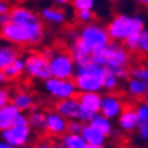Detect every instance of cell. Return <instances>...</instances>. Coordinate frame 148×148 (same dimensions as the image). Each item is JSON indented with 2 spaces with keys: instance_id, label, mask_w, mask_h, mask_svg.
<instances>
[{
  "instance_id": "4fadbf2b",
  "label": "cell",
  "mask_w": 148,
  "mask_h": 148,
  "mask_svg": "<svg viewBox=\"0 0 148 148\" xmlns=\"http://www.w3.org/2000/svg\"><path fill=\"white\" fill-rule=\"evenodd\" d=\"M9 16H10V22H15L18 25H24V27L33 25V24L42 21L40 15L36 14L33 9H28L25 6H19V5L10 9Z\"/></svg>"
},
{
  "instance_id": "d4e9b609",
  "label": "cell",
  "mask_w": 148,
  "mask_h": 148,
  "mask_svg": "<svg viewBox=\"0 0 148 148\" xmlns=\"http://www.w3.org/2000/svg\"><path fill=\"white\" fill-rule=\"evenodd\" d=\"M45 120H46V113L40 110H33L30 116H28V121H30V126L33 129L37 130H43L45 129Z\"/></svg>"
},
{
  "instance_id": "7bdbcfd3",
  "label": "cell",
  "mask_w": 148,
  "mask_h": 148,
  "mask_svg": "<svg viewBox=\"0 0 148 148\" xmlns=\"http://www.w3.org/2000/svg\"><path fill=\"white\" fill-rule=\"evenodd\" d=\"M88 148H105V145H88Z\"/></svg>"
},
{
  "instance_id": "74e56055",
  "label": "cell",
  "mask_w": 148,
  "mask_h": 148,
  "mask_svg": "<svg viewBox=\"0 0 148 148\" xmlns=\"http://www.w3.org/2000/svg\"><path fill=\"white\" fill-rule=\"evenodd\" d=\"M0 21H2V24L5 25V24H8L9 21H10V16H9V14H6V15H2L0 16Z\"/></svg>"
},
{
  "instance_id": "4dcf8cb0",
  "label": "cell",
  "mask_w": 148,
  "mask_h": 148,
  "mask_svg": "<svg viewBox=\"0 0 148 148\" xmlns=\"http://www.w3.org/2000/svg\"><path fill=\"white\" fill-rule=\"evenodd\" d=\"M139 53L148 56V27L144 28L139 37Z\"/></svg>"
},
{
  "instance_id": "f546056e",
  "label": "cell",
  "mask_w": 148,
  "mask_h": 148,
  "mask_svg": "<svg viewBox=\"0 0 148 148\" xmlns=\"http://www.w3.org/2000/svg\"><path fill=\"white\" fill-rule=\"evenodd\" d=\"M93 18H95L93 10H80V12H77V15H76V19L79 22H82L83 25L93 22Z\"/></svg>"
},
{
  "instance_id": "603a6c76",
  "label": "cell",
  "mask_w": 148,
  "mask_h": 148,
  "mask_svg": "<svg viewBox=\"0 0 148 148\" xmlns=\"http://www.w3.org/2000/svg\"><path fill=\"white\" fill-rule=\"evenodd\" d=\"M59 142L64 148H88V142L84 141L82 133H70V132H67L64 136H61Z\"/></svg>"
},
{
  "instance_id": "30bf717a",
  "label": "cell",
  "mask_w": 148,
  "mask_h": 148,
  "mask_svg": "<svg viewBox=\"0 0 148 148\" xmlns=\"http://www.w3.org/2000/svg\"><path fill=\"white\" fill-rule=\"evenodd\" d=\"M55 110L61 116H64L68 121L79 120V121H83V123H89L93 117L92 114L86 113L82 108L77 96L76 98H68V99H64V101H58L56 105H55Z\"/></svg>"
},
{
  "instance_id": "2e32d148",
  "label": "cell",
  "mask_w": 148,
  "mask_h": 148,
  "mask_svg": "<svg viewBox=\"0 0 148 148\" xmlns=\"http://www.w3.org/2000/svg\"><path fill=\"white\" fill-rule=\"evenodd\" d=\"M21 114L22 111H19L12 102L0 108V133L14 126Z\"/></svg>"
},
{
  "instance_id": "f35d334b",
  "label": "cell",
  "mask_w": 148,
  "mask_h": 148,
  "mask_svg": "<svg viewBox=\"0 0 148 148\" xmlns=\"http://www.w3.org/2000/svg\"><path fill=\"white\" fill-rule=\"evenodd\" d=\"M0 148H15V147H12V145H10V144H8L6 141L0 139Z\"/></svg>"
},
{
  "instance_id": "8d00e7d4",
  "label": "cell",
  "mask_w": 148,
  "mask_h": 148,
  "mask_svg": "<svg viewBox=\"0 0 148 148\" xmlns=\"http://www.w3.org/2000/svg\"><path fill=\"white\" fill-rule=\"evenodd\" d=\"M34 147L36 148H53V144L51 141H47V139H40V141L36 142Z\"/></svg>"
},
{
  "instance_id": "b9f144b4",
  "label": "cell",
  "mask_w": 148,
  "mask_h": 148,
  "mask_svg": "<svg viewBox=\"0 0 148 148\" xmlns=\"http://www.w3.org/2000/svg\"><path fill=\"white\" fill-rule=\"evenodd\" d=\"M135 2L142 5V6H145V8H148V0H135Z\"/></svg>"
},
{
  "instance_id": "ab89813d",
  "label": "cell",
  "mask_w": 148,
  "mask_h": 148,
  "mask_svg": "<svg viewBox=\"0 0 148 148\" xmlns=\"http://www.w3.org/2000/svg\"><path fill=\"white\" fill-rule=\"evenodd\" d=\"M68 2H70V0H53V3L58 5V6H64V5H67Z\"/></svg>"
},
{
  "instance_id": "7c38bea8",
  "label": "cell",
  "mask_w": 148,
  "mask_h": 148,
  "mask_svg": "<svg viewBox=\"0 0 148 148\" xmlns=\"http://www.w3.org/2000/svg\"><path fill=\"white\" fill-rule=\"evenodd\" d=\"M126 108L125 101L121 99V96H119L114 92H108L102 95L101 101V114L108 117L110 120H117L119 116L123 113V110Z\"/></svg>"
},
{
  "instance_id": "83f0119b",
  "label": "cell",
  "mask_w": 148,
  "mask_h": 148,
  "mask_svg": "<svg viewBox=\"0 0 148 148\" xmlns=\"http://www.w3.org/2000/svg\"><path fill=\"white\" fill-rule=\"evenodd\" d=\"M130 77L148 82V65H138L130 68Z\"/></svg>"
},
{
  "instance_id": "9a60e30c",
  "label": "cell",
  "mask_w": 148,
  "mask_h": 148,
  "mask_svg": "<svg viewBox=\"0 0 148 148\" xmlns=\"http://www.w3.org/2000/svg\"><path fill=\"white\" fill-rule=\"evenodd\" d=\"M139 119L136 116V111H135V107H126L123 110V113L119 116L117 119V125H119V129L121 132H126V133H130V132H135L139 126Z\"/></svg>"
},
{
  "instance_id": "8992f818",
  "label": "cell",
  "mask_w": 148,
  "mask_h": 148,
  "mask_svg": "<svg viewBox=\"0 0 148 148\" xmlns=\"http://www.w3.org/2000/svg\"><path fill=\"white\" fill-rule=\"evenodd\" d=\"M43 53L49 58L52 77L74 79L77 64H76V61H74L71 52H68V51H55V49H45Z\"/></svg>"
},
{
  "instance_id": "ee69618b",
  "label": "cell",
  "mask_w": 148,
  "mask_h": 148,
  "mask_svg": "<svg viewBox=\"0 0 148 148\" xmlns=\"http://www.w3.org/2000/svg\"><path fill=\"white\" fill-rule=\"evenodd\" d=\"M19 148H36V147H34V145H28V144H27V145H22V147H19Z\"/></svg>"
},
{
  "instance_id": "d6a6232c",
  "label": "cell",
  "mask_w": 148,
  "mask_h": 148,
  "mask_svg": "<svg viewBox=\"0 0 148 148\" xmlns=\"http://www.w3.org/2000/svg\"><path fill=\"white\" fill-rule=\"evenodd\" d=\"M10 102H12V93H10V90L0 86V108L8 105V104H10Z\"/></svg>"
},
{
  "instance_id": "c3c4849f",
  "label": "cell",
  "mask_w": 148,
  "mask_h": 148,
  "mask_svg": "<svg viewBox=\"0 0 148 148\" xmlns=\"http://www.w3.org/2000/svg\"><path fill=\"white\" fill-rule=\"evenodd\" d=\"M70 2H73V0H70Z\"/></svg>"
},
{
  "instance_id": "f1b7e54d",
  "label": "cell",
  "mask_w": 148,
  "mask_h": 148,
  "mask_svg": "<svg viewBox=\"0 0 148 148\" xmlns=\"http://www.w3.org/2000/svg\"><path fill=\"white\" fill-rule=\"evenodd\" d=\"M139 37H141V34L130 36L129 39L125 40L123 46H125L129 52H139Z\"/></svg>"
},
{
  "instance_id": "e575fe53",
  "label": "cell",
  "mask_w": 148,
  "mask_h": 148,
  "mask_svg": "<svg viewBox=\"0 0 148 148\" xmlns=\"http://www.w3.org/2000/svg\"><path fill=\"white\" fill-rule=\"evenodd\" d=\"M136 133H138V138H139V139L148 141V120L139 123V126H138V129H136Z\"/></svg>"
},
{
  "instance_id": "5bb4252c",
  "label": "cell",
  "mask_w": 148,
  "mask_h": 148,
  "mask_svg": "<svg viewBox=\"0 0 148 148\" xmlns=\"http://www.w3.org/2000/svg\"><path fill=\"white\" fill-rule=\"evenodd\" d=\"M77 99L86 113L92 116L101 113V101H102L101 92H79Z\"/></svg>"
},
{
  "instance_id": "7a4b0ae2",
  "label": "cell",
  "mask_w": 148,
  "mask_h": 148,
  "mask_svg": "<svg viewBox=\"0 0 148 148\" xmlns=\"http://www.w3.org/2000/svg\"><path fill=\"white\" fill-rule=\"evenodd\" d=\"M2 39L12 46H36L45 37L43 22L39 21L33 25H18L15 22H8L0 30Z\"/></svg>"
},
{
  "instance_id": "d6986e66",
  "label": "cell",
  "mask_w": 148,
  "mask_h": 148,
  "mask_svg": "<svg viewBox=\"0 0 148 148\" xmlns=\"http://www.w3.org/2000/svg\"><path fill=\"white\" fill-rule=\"evenodd\" d=\"M148 92V82L145 80H141V79H133V77H129L127 83H126V93L130 96V98H144Z\"/></svg>"
},
{
  "instance_id": "7402d4cb",
  "label": "cell",
  "mask_w": 148,
  "mask_h": 148,
  "mask_svg": "<svg viewBox=\"0 0 148 148\" xmlns=\"http://www.w3.org/2000/svg\"><path fill=\"white\" fill-rule=\"evenodd\" d=\"M92 126H95L96 129H99L105 136H111V135L114 133V127H113V120H110L108 117L102 116L101 113L99 114H95L92 117V120L89 121Z\"/></svg>"
},
{
  "instance_id": "4316f807",
  "label": "cell",
  "mask_w": 148,
  "mask_h": 148,
  "mask_svg": "<svg viewBox=\"0 0 148 148\" xmlns=\"http://www.w3.org/2000/svg\"><path fill=\"white\" fill-rule=\"evenodd\" d=\"M73 8L76 9V12L80 10H93L96 6V0H73Z\"/></svg>"
},
{
  "instance_id": "e0dca14e",
  "label": "cell",
  "mask_w": 148,
  "mask_h": 148,
  "mask_svg": "<svg viewBox=\"0 0 148 148\" xmlns=\"http://www.w3.org/2000/svg\"><path fill=\"white\" fill-rule=\"evenodd\" d=\"M39 15L45 22L51 24V25H62V24H65V21H67L65 10L61 9V8H55V6L43 8Z\"/></svg>"
},
{
  "instance_id": "60d3db41",
  "label": "cell",
  "mask_w": 148,
  "mask_h": 148,
  "mask_svg": "<svg viewBox=\"0 0 148 148\" xmlns=\"http://www.w3.org/2000/svg\"><path fill=\"white\" fill-rule=\"evenodd\" d=\"M6 82H8V77L5 76L3 71H0V84H3V83H6Z\"/></svg>"
},
{
  "instance_id": "ac0fdd59",
  "label": "cell",
  "mask_w": 148,
  "mask_h": 148,
  "mask_svg": "<svg viewBox=\"0 0 148 148\" xmlns=\"http://www.w3.org/2000/svg\"><path fill=\"white\" fill-rule=\"evenodd\" d=\"M82 136L84 141L88 142V145H105L107 136L95 126H92L90 123H86L83 130H82Z\"/></svg>"
},
{
  "instance_id": "484cf974",
  "label": "cell",
  "mask_w": 148,
  "mask_h": 148,
  "mask_svg": "<svg viewBox=\"0 0 148 148\" xmlns=\"http://www.w3.org/2000/svg\"><path fill=\"white\" fill-rule=\"evenodd\" d=\"M120 82H121V80L116 76V74L107 71V76L104 77V90H107V92H114L116 89H119Z\"/></svg>"
},
{
  "instance_id": "1f68e13d",
  "label": "cell",
  "mask_w": 148,
  "mask_h": 148,
  "mask_svg": "<svg viewBox=\"0 0 148 148\" xmlns=\"http://www.w3.org/2000/svg\"><path fill=\"white\" fill-rule=\"evenodd\" d=\"M135 111H136V116H138L139 121H147L148 120V104L145 101L139 102L136 107H135Z\"/></svg>"
},
{
  "instance_id": "f6af8a7d",
  "label": "cell",
  "mask_w": 148,
  "mask_h": 148,
  "mask_svg": "<svg viewBox=\"0 0 148 148\" xmlns=\"http://www.w3.org/2000/svg\"><path fill=\"white\" fill-rule=\"evenodd\" d=\"M53 148H64V147L61 145V142H58V144H53Z\"/></svg>"
},
{
  "instance_id": "8fae6325",
  "label": "cell",
  "mask_w": 148,
  "mask_h": 148,
  "mask_svg": "<svg viewBox=\"0 0 148 148\" xmlns=\"http://www.w3.org/2000/svg\"><path fill=\"white\" fill-rule=\"evenodd\" d=\"M49 136L53 138H61L68 132V120L61 116L56 110L46 113V120H45V129H43Z\"/></svg>"
},
{
  "instance_id": "d590c367",
  "label": "cell",
  "mask_w": 148,
  "mask_h": 148,
  "mask_svg": "<svg viewBox=\"0 0 148 148\" xmlns=\"http://www.w3.org/2000/svg\"><path fill=\"white\" fill-rule=\"evenodd\" d=\"M10 9H12V6L9 5V2H6V0H0V16L6 15V14H10Z\"/></svg>"
},
{
  "instance_id": "ba28073f",
  "label": "cell",
  "mask_w": 148,
  "mask_h": 148,
  "mask_svg": "<svg viewBox=\"0 0 148 148\" xmlns=\"http://www.w3.org/2000/svg\"><path fill=\"white\" fill-rule=\"evenodd\" d=\"M25 74L33 80L46 82L52 77L49 58L43 52H30L25 56Z\"/></svg>"
},
{
  "instance_id": "836d02e7",
  "label": "cell",
  "mask_w": 148,
  "mask_h": 148,
  "mask_svg": "<svg viewBox=\"0 0 148 148\" xmlns=\"http://www.w3.org/2000/svg\"><path fill=\"white\" fill-rule=\"evenodd\" d=\"M84 125H86V123H83V121L71 120V121H68V132L70 133H82Z\"/></svg>"
},
{
  "instance_id": "ffe728a7",
  "label": "cell",
  "mask_w": 148,
  "mask_h": 148,
  "mask_svg": "<svg viewBox=\"0 0 148 148\" xmlns=\"http://www.w3.org/2000/svg\"><path fill=\"white\" fill-rule=\"evenodd\" d=\"M12 104L19 111H31L34 108V96L27 90H16L12 95Z\"/></svg>"
},
{
  "instance_id": "5b68a950",
  "label": "cell",
  "mask_w": 148,
  "mask_h": 148,
  "mask_svg": "<svg viewBox=\"0 0 148 148\" xmlns=\"http://www.w3.org/2000/svg\"><path fill=\"white\" fill-rule=\"evenodd\" d=\"M92 59L95 62L104 65L107 70H117V68H129L130 64V52L127 49L116 42H111L102 51L96 52Z\"/></svg>"
},
{
  "instance_id": "7dc6e473",
  "label": "cell",
  "mask_w": 148,
  "mask_h": 148,
  "mask_svg": "<svg viewBox=\"0 0 148 148\" xmlns=\"http://www.w3.org/2000/svg\"><path fill=\"white\" fill-rule=\"evenodd\" d=\"M2 27H3V24H2V21H0V30H2Z\"/></svg>"
},
{
  "instance_id": "9c48e42d",
  "label": "cell",
  "mask_w": 148,
  "mask_h": 148,
  "mask_svg": "<svg viewBox=\"0 0 148 148\" xmlns=\"http://www.w3.org/2000/svg\"><path fill=\"white\" fill-rule=\"evenodd\" d=\"M46 93L56 101H64L68 98H76L79 95L77 86L73 79H58L51 77L43 82Z\"/></svg>"
},
{
  "instance_id": "bcb514c9",
  "label": "cell",
  "mask_w": 148,
  "mask_h": 148,
  "mask_svg": "<svg viewBox=\"0 0 148 148\" xmlns=\"http://www.w3.org/2000/svg\"><path fill=\"white\" fill-rule=\"evenodd\" d=\"M144 101H145V102H147V104H148V92H147V95H145V96H144Z\"/></svg>"
},
{
  "instance_id": "52a82bcc",
  "label": "cell",
  "mask_w": 148,
  "mask_h": 148,
  "mask_svg": "<svg viewBox=\"0 0 148 148\" xmlns=\"http://www.w3.org/2000/svg\"><path fill=\"white\" fill-rule=\"evenodd\" d=\"M31 130L33 127L30 126L28 121V116L21 114L16 120V123L12 127L6 129L5 132L0 133L3 141H6L8 144H10L12 147L19 148L22 145H27L30 138H31Z\"/></svg>"
},
{
  "instance_id": "3957f363",
  "label": "cell",
  "mask_w": 148,
  "mask_h": 148,
  "mask_svg": "<svg viewBox=\"0 0 148 148\" xmlns=\"http://www.w3.org/2000/svg\"><path fill=\"white\" fill-rule=\"evenodd\" d=\"M145 19L136 14H119L107 24V31L111 42L125 43L130 36L141 34L145 28Z\"/></svg>"
},
{
  "instance_id": "cb8c5ba5",
  "label": "cell",
  "mask_w": 148,
  "mask_h": 148,
  "mask_svg": "<svg viewBox=\"0 0 148 148\" xmlns=\"http://www.w3.org/2000/svg\"><path fill=\"white\" fill-rule=\"evenodd\" d=\"M5 76L8 77V80H16L19 79L24 73H25V58H22V56H18L15 59V62L9 65L5 71Z\"/></svg>"
},
{
  "instance_id": "44dd1931",
  "label": "cell",
  "mask_w": 148,
  "mask_h": 148,
  "mask_svg": "<svg viewBox=\"0 0 148 148\" xmlns=\"http://www.w3.org/2000/svg\"><path fill=\"white\" fill-rule=\"evenodd\" d=\"M18 51L12 45H2L0 46V71H5L9 65L15 62L18 58Z\"/></svg>"
},
{
  "instance_id": "277c9868",
  "label": "cell",
  "mask_w": 148,
  "mask_h": 148,
  "mask_svg": "<svg viewBox=\"0 0 148 148\" xmlns=\"http://www.w3.org/2000/svg\"><path fill=\"white\" fill-rule=\"evenodd\" d=\"M107 68L90 59L89 62L77 65L74 74V83L79 92H101L104 90V77L107 76Z\"/></svg>"
},
{
  "instance_id": "6da1fadb",
  "label": "cell",
  "mask_w": 148,
  "mask_h": 148,
  "mask_svg": "<svg viewBox=\"0 0 148 148\" xmlns=\"http://www.w3.org/2000/svg\"><path fill=\"white\" fill-rule=\"evenodd\" d=\"M110 43L111 39L107 31V25H102V24H98V22H90L79 30L77 37L71 42L70 52L74 61H76V64L82 65L89 62L96 52L102 51Z\"/></svg>"
}]
</instances>
